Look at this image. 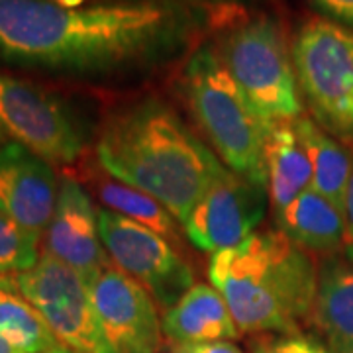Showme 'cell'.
Returning <instances> with one entry per match:
<instances>
[{
    "instance_id": "19",
    "label": "cell",
    "mask_w": 353,
    "mask_h": 353,
    "mask_svg": "<svg viewBox=\"0 0 353 353\" xmlns=\"http://www.w3.org/2000/svg\"><path fill=\"white\" fill-rule=\"evenodd\" d=\"M0 338L20 353H41L61 345L12 277H0Z\"/></svg>"
},
{
    "instance_id": "10",
    "label": "cell",
    "mask_w": 353,
    "mask_h": 353,
    "mask_svg": "<svg viewBox=\"0 0 353 353\" xmlns=\"http://www.w3.org/2000/svg\"><path fill=\"white\" fill-rule=\"evenodd\" d=\"M267 208V187L224 167L192 208L185 230L189 240L208 253L238 248L255 234Z\"/></svg>"
},
{
    "instance_id": "15",
    "label": "cell",
    "mask_w": 353,
    "mask_h": 353,
    "mask_svg": "<svg viewBox=\"0 0 353 353\" xmlns=\"http://www.w3.org/2000/svg\"><path fill=\"white\" fill-rule=\"evenodd\" d=\"M312 322L332 353H353V259H330L318 271Z\"/></svg>"
},
{
    "instance_id": "27",
    "label": "cell",
    "mask_w": 353,
    "mask_h": 353,
    "mask_svg": "<svg viewBox=\"0 0 353 353\" xmlns=\"http://www.w3.org/2000/svg\"><path fill=\"white\" fill-rule=\"evenodd\" d=\"M53 2H59V4H65V6H85L87 0H53ZM122 2V0H118Z\"/></svg>"
},
{
    "instance_id": "25",
    "label": "cell",
    "mask_w": 353,
    "mask_h": 353,
    "mask_svg": "<svg viewBox=\"0 0 353 353\" xmlns=\"http://www.w3.org/2000/svg\"><path fill=\"white\" fill-rule=\"evenodd\" d=\"M343 216H345V250L347 255L353 259V173L347 185V192H345V202H343Z\"/></svg>"
},
{
    "instance_id": "1",
    "label": "cell",
    "mask_w": 353,
    "mask_h": 353,
    "mask_svg": "<svg viewBox=\"0 0 353 353\" xmlns=\"http://www.w3.org/2000/svg\"><path fill=\"white\" fill-rule=\"evenodd\" d=\"M192 26L194 14L176 0H0V59L77 75L114 73L175 51Z\"/></svg>"
},
{
    "instance_id": "23",
    "label": "cell",
    "mask_w": 353,
    "mask_h": 353,
    "mask_svg": "<svg viewBox=\"0 0 353 353\" xmlns=\"http://www.w3.org/2000/svg\"><path fill=\"white\" fill-rule=\"evenodd\" d=\"M310 4L330 22L353 30V0H310Z\"/></svg>"
},
{
    "instance_id": "20",
    "label": "cell",
    "mask_w": 353,
    "mask_h": 353,
    "mask_svg": "<svg viewBox=\"0 0 353 353\" xmlns=\"http://www.w3.org/2000/svg\"><path fill=\"white\" fill-rule=\"evenodd\" d=\"M99 194L108 210L126 216L130 220L138 222L141 226L150 228L159 236L176 240V220L163 204L155 201L153 196L124 185L120 181H102L99 185Z\"/></svg>"
},
{
    "instance_id": "30",
    "label": "cell",
    "mask_w": 353,
    "mask_h": 353,
    "mask_svg": "<svg viewBox=\"0 0 353 353\" xmlns=\"http://www.w3.org/2000/svg\"><path fill=\"white\" fill-rule=\"evenodd\" d=\"M222 2H236V0H222Z\"/></svg>"
},
{
    "instance_id": "14",
    "label": "cell",
    "mask_w": 353,
    "mask_h": 353,
    "mask_svg": "<svg viewBox=\"0 0 353 353\" xmlns=\"http://www.w3.org/2000/svg\"><path fill=\"white\" fill-rule=\"evenodd\" d=\"M163 334L175 345L202 341H230L240 336L224 296L214 285L190 287L165 310Z\"/></svg>"
},
{
    "instance_id": "21",
    "label": "cell",
    "mask_w": 353,
    "mask_h": 353,
    "mask_svg": "<svg viewBox=\"0 0 353 353\" xmlns=\"http://www.w3.org/2000/svg\"><path fill=\"white\" fill-rule=\"evenodd\" d=\"M39 261V243L0 210V277L30 271Z\"/></svg>"
},
{
    "instance_id": "8",
    "label": "cell",
    "mask_w": 353,
    "mask_h": 353,
    "mask_svg": "<svg viewBox=\"0 0 353 353\" xmlns=\"http://www.w3.org/2000/svg\"><path fill=\"white\" fill-rule=\"evenodd\" d=\"M0 132L51 165H71L83 153V136L51 92L0 71Z\"/></svg>"
},
{
    "instance_id": "12",
    "label": "cell",
    "mask_w": 353,
    "mask_h": 353,
    "mask_svg": "<svg viewBox=\"0 0 353 353\" xmlns=\"http://www.w3.org/2000/svg\"><path fill=\"white\" fill-rule=\"evenodd\" d=\"M43 243L46 253L73 267L88 287L110 267L101 240L99 210L83 185L71 176H63L59 183L55 210Z\"/></svg>"
},
{
    "instance_id": "26",
    "label": "cell",
    "mask_w": 353,
    "mask_h": 353,
    "mask_svg": "<svg viewBox=\"0 0 353 353\" xmlns=\"http://www.w3.org/2000/svg\"><path fill=\"white\" fill-rule=\"evenodd\" d=\"M0 353H20L14 345H10L4 338H0Z\"/></svg>"
},
{
    "instance_id": "17",
    "label": "cell",
    "mask_w": 353,
    "mask_h": 353,
    "mask_svg": "<svg viewBox=\"0 0 353 353\" xmlns=\"http://www.w3.org/2000/svg\"><path fill=\"white\" fill-rule=\"evenodd\" d=\"M267 192L275 214L312 187V165L294 122L277 124L265 141Z\"/></svg>"
},
{
    "instance_id": "7",
    "label": "cell",
    "mask_w": 353,
    "mask_h": 353,
    "mask_svg": "<svg viewBox=\"0 0 353 353\" xmlns=\"http://www.w3.org/2000/svg\"><path fill=\"white\" fill-rule=\"evenodd\" d=\"M12 279L61 345L73 353H114L101 328L90 287L73 267L43 253L36 267Z\"/></svg>"
},
{
    "instance_id": "4",
    "label": "cell",
    "mask_w": 353,
    "mask_h": 353,
    "mask_svg": "<svg viewBox=\"0 0 353 353\" xmlns=\"http://www.w3.org/2000/svg\"><path fill=\"white\" fill-rule=\"evenodd\" d=\"M183 92L194 120L228 169L267 187L265 141L271 130L212 46H202L190 55L183 71Z\"/></svg>"
},
{
    "instance_id": "3",
    "label": "cell",
    "mask_w": 353,
    "mask_h": 353,
    "mask_svg": "<svg viewBox=\"0 0 353 353\" xmlns=\"http://www.w3.org/2000/svg\"><path fill=\"white\" fill-rule=\"evenodd\" d=\"M208 277L240 334H296L312 314L316 265L281 230L255 232L238 248L214 253Z\"/></svg>"
},
{
    "instance_id": "28",
    "label": "cell",
    "mask_w": 353,
    "mask_h": 353,
    "mask_svg": "<svg viewBox=\"0 0 353 353\" xmlns=\"http://www.w3.org/2000/svg\"><path fill=\"white\" fill-rule=\"evenodd\" d=\"M41 353H73L69 347H65V345H59V347H53V350H48V352H41Z\"/></svg>"
},
{
    "instance_id": "13",
    "label": "cell",
    "mask_w": 353,
    "mask_h": 353,
    "mask_svg": "<svg viewBox=\"0 0 353 353\" xmlns=\"http://www.w3.org/2000/svg\"><path fill=\"white\" fill-rule=\"evenodd\" d=\"M57 192L53 165L12 139L0 143V210L38 243L50 226Z\"/></svg>"
},
{
    "instance_id": "16",
    "label": "cell",
    "mask_w": 353,
    "mask_h": 353,
    "mask_svg": "<svg viewBox=\"0 0 353 353\" xmlns=\"http://www.w3.org/2000/svg\"><path fill=\"white\" fill-rule=\"evenodd\" d=\"M275 216L279 230L303 250L322 253L345 250V216L312 187Z\"/></svg>"
},
{
    "instance_id": "9",
    "label": "cell",
    "mask_w": 353,
    "mask_h": 353,
    "mask_svg": "<svg viewBox=\"0 0 353 353\" xmlns=\"http://www.w3.org/2000/svg\"><path fill=\"white\" fill-rule=\"evenodd\" d=\"M99 228L116 267L145 285L163 306L171 308L194 287L190 265L157 232L112 210H99Z\"/></svg>"
},
{
    "instance_id": "6",
    "label": "cell",
    "mask_w": 353,
    "mask_h": 353,
    "mask_svg": "<svg viewBox=\"0 0 353 353\" xmlns=\"http://www.w3.org/2000/svg\"><path fill=\"white\" fill-rule=\"evenodd\" d=\"M290 53L318 126L353 143V30L312 18L294 34Z\"/></svg>"
},
{
    "instance_id": "18",
    "label": "cell",
    "mask_w": 353,
    "mask_h": 353,
    "mask_svg": "<svg viewBox=\"0 0 353 353\" xmlns=\"http://www.w3.org/2000/svg\"><path fill=\"white\" fill-rule=\"evenodd\" d=\"M294 128L312 165V189L343 212L345 192L353 173L352 155L310 118L301 116L294 120Z\"/></svg>"
},
{
    "instance_id": "11",
    "label": "cell",
    "mask_w": 353,
    "mask_h": 353,
    "mask_svg": "<svg viewBox=\"0 0 353 353\" xmlns=\"http://www.w3.org/2000/svg\"><path fill=\"white\" fill-rule=\"evenodd\" d=\"M90 296L104 338L114 353H157L163 324L150 290L124 271L108 267L90 285Z\"/></svg>"
},
{
    "instance_id": "2",
    "label": "cell",
    "mask_w": 353,
    "mask_h": 353,
    "mask_svg": "<svg viewBox=\"0 0 353 353\" xmlns=\"http://www.w3.org/2000/svg\"><path fill=\"white\" fill-rule=\"evenodd\" d=\"M108 175L159 201L185 226L224 165L169 106L143 101L112 116L97 143Z\"/></svg>"
},
{
    "instance_id": "22",
    "label": "cell",
    "mask_w": 353,
    "mask_h": 353,
    "mask_svg": "<svg viewBox=\"0 0 353 353\" xmlns=\"http://www.w3.org/2000/svg\"><path fill=\"white\" fill-rule=\"evenodd\" d=\"M252 353H332L330 347L310 336L296 334H279L263 336L252 343Z\"/></svg>"
},
{
    "instance_id": "5",
    "label": "cell",
    "mask_w": 353,
    "mask_h": 353,
    "mask_svg": "<svg viewBox=\"0 0 353 353\" xmlns=\"http://www.w3.org/2000/svg\"><path fill=\"white\" fill-rule=\"evenodd\" d=\"M216 51L269 130L303 116L292 53L275 20L259 16L240 22Z\"/></svg>"
},
{
    "instance_id": "24",
    "label": "cell",
    "mask_w": 353,
    "mask_h": 353,
    "mask_svg": "<svg viewBox=\"0 0 353 353\" xmlns=\"http://www.w3.org/2000/svg\"><path fill=\"white\" fill-rule=\"evenodd\" d=\"M173 353H243L232 341H202V343H183L175 345Z\"/></svg>"
},
{
    "instance_id": "29",
    "label": "cell",
    "mask_w": 353,
    "mask_h": 353,
    "mask_svg": "<svg viewBox=\"0 0 353 353\" xmlns=\"http://www.w3.org/2000/svg\"><path fill=\"white\" fill-rule=\"evenodd\" d=\"M4 141H6V136H4V134L0 132V143H4Z\"/></svg>"
}]
</instances>
